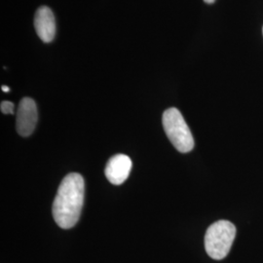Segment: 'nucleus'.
Returning a JSON list of instances; mask_svg holds the SVG:
<instances>
[{
	"instance_id": "obj_1",
	"label": "nucleus",
	"mask_w": 263,
	"mask_h": 263,
	"mask_svg": "<svg viewBox=\"0 0 263 263\" xmlns=\"http://www.w3.org/2000/svg\"><path fill=\"white\" fill-rule=\"evenodd\" d=\"M84 187V179L77 173H70L62 180L52 207L54 219L61 228L69 229L77 223L83 207Z\"/></svg>"
},
{
	"instance_id": "obj_8",
	"label": "nucleus",
	"mask_w": 263,
	"mask_h": 263,
	"mask_svg": "<svg viewBox=\"0 0 263 263\" xmlns=\"http://www.w3.org/2000/svg\"><path fill=\"white\" fill-rule=\"evenodd\" d=\"M2 91H3V92H9V87H7V86H2Z\"/></svg>"
},
{
	"instance_id": "obj_4",
	"label": "nucleus",
	"mask_w": 263,
	"mask_h": 263,
	"mask_svg": "<svg viewBox=\"0 0 263 263\" xmlns=\"http://www.w3.org/2000/svg\"><path fill=\"white\" fill-rule=\"evenodd\" d=\"M37 123V108L35 102L30 98H24L20 102L16 128L22 137H28L34 131Z\"/></svg>"
},
{
	"instance_id": "obj_2",
	"label": "nucleus",
	"mask_w": 263,
	"mask_h": 263,
	"mask_svg": "<svg viewBox=\"0 0 263 263\" xmlns=\"http://www.w3.org/2000/svg\"><path fill=\"white\" fill-rule=\"evenodd\" d=\"M236 236V227L228 220H218L208 228L205 235L207 254L216 260L226 258Z\"/></svg>"
},
{
	"instance_id": "obj_5",
	"label": "nucleus",
	"mask_w": 263,
	"mask_h": 263,
	"mask_svg": "<svg viewBox=\"0 0 263 263\" xmlns=\"http://www.w3.org/2000/svg\"><path fill=\"white\" fill-rule=\"evenodd\" d=\"M132 169V160L125 154L114 155L105 167V177L114 185H120L128 179Z\"/></svg>"
},
{
	"instance_id": "obj_3",
	"label": "nucleus",
	"mask_w": 263,
	"mask_h": 263,
	"mask_svg": "<svg viewBox=\"0 0 263 263\" xmlns=\"http://www.w3.org/2000/svg\"><path fill=\"white\" fill-rule=\"evenodd\" d=\"M162 123L170 141L181 153H187L194 147V139L178 108L171 107L163 113Z\"/></svg>"
},
{
	"instance_id": "obj_6",
	"label": "nucleus",
	"mask_w": 263,
	"mask_h": 263,
	"mask_svg": "<svg viewBox=\"0 0 263 263\" xmlns=\"http://www.w3.org/2000/svg\"><path fill=\"white\" fill-rule=\"evenodd\" d=\"M34 28L39 38L49 43L53 41L56 34V21L52 10L47 6L38 8L34 16Z\"/></svg>"
},
{
	"instance_id": "obj_9",
	"label": "nucleus",
	"mask_w": 263,
	"mask_h": 263,
	"mask_svg": "<svg viewBox=\"0 0 263 263\" xmlns=\"http://www.w3.org/2000/svg\"><path fill=\"white\" fill-rule=\"evenodd\" d=\"M206 3H209V4H212V3H214L216 0H204Z\"/></svg>"
},
{
	"instance_id": "obj_7",
	"label": "nucleus",
	"mask_w": 263,
	"mask_h": 263,
	"mask_svg": "<svg viewBox=\"0 0 263 263\" xmlns=\"http://www.w3.org/2000/svg\"><path fill=\"white\" fill-rule=\"evenodd\" d=\"M0 108L1 111L4 114H13L14 113V104L8 102V101H4L0 104Z\"/></svg>"
}]
</instances>
